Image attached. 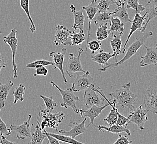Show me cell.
I'll list each match as a JSON object with an SVG mask.
<instances>
[{
    "label": "cell",
    "mask_w": 157,
    "mask_h": 144,
    "mask_svg": "<svg viewBox=\"0 0 157 144\" xmlns=\"http://www.w3.org/2000/svg\"><path fill=\"white\" fill-rule=\"evenodd\" d=\"M113 4L117 5V2L113 0H101L97 3L98 13L108 12L109 11V7Z\"/></svg>",
    "instance_id": "cell-35"
},
{
    "label": "cell",
    "mask_w": 157,
    "mask_h": 144,
    "mask_svg": "<svg viewBox=\"0 0 157 144\" xmlns=\"http://www.w3.org/2000/svg\"><path fill=\"white\" fill-rule=\"evenodd\" d=\"M113 36V39L110 41V45L112 47L113 53L115 54V62L118 61V56L121 53V47L122 45V42L121 40V37L123 36V34L121 33H118V34H115L112 33Z\"/></svg>",
    "instance_id": "cell-23"
},
{
    "label": "cell",
    "mask_w": 157,
    "mask_h": 144,
    "mask_svg": "<svg viewBox=\"0 0 157 144\" xmlns=\"http://www.w3.org/2000/svg\"><path fill=\"white\" fill-rule=\"evenodd\" d=\"M104 95L100 88H95L93 84L85 90L83 102L88 108L94 105L101 106L104 105L105 102V99L104 97Z\"/></svg>",
    "instance_id": "cell-4"
},
{
    "label": "cell",
    "mask_w": 157,
    "mask_h": 144,
    "mask_svg": "<svg viewBox=\"0 0 157 144\" xmlns=\"http://www.w3.org/2000/svg\"><path fill=\"white\" fill-rule=\"evenodd\" d=\"M71 45H80L85 40H86L84 34V31H80L79 33H76L73 31L71 34Z\"/></svg>",
    "instance_id": "cell-31"
},
{
    "label": "cell",
    "mask_w": 157,
    "mask_h": 144,
    "mask_svg": "<svg viewBox=\"0 0 157 144\" xmlns=\"http://www.w3.org/2000/svg\"><path fill=\"white\" fill-rule=\"evenodd\" d=\"M50 83L59 91L61 95L63 102L60 104L61 106L66 109L71 108L75 113L79 114V109L76 106L75 103L76 101H80V100L78 96L75 95L71 88H67V89H63L54 81H50Z\"/></svg>",
    "instance_id": "cell-5"
},
{
    "label": "cell",
    "mask_w": 157,
    "mask_h": 144,
    "mask_svg": "<svg viewBox=\"0 0 157 144\" xmlns=\"http://www.w3.org/2000/svg\"><path fill=\"white\" fill-rule=\"evenodd\" d=\"M32 115H28V119L25 121L23 123L20 125L15 124H11L10 126V129L11 131L16 132V137L18 139H26L31 138V119Z\"/></svg>",
    "instance_id": "cell-12"
},
{
    "label": "cell",
    "mask_w": 157,
    "mask_h": 144,
    "mask_svg": "<svg viewBox=\"0 0 157 144\" xmlns=\"http://www.w3.org/2000/svg\"><path fill=\"white\" fill-rule=\"evenodd\" d=\"M2 33V31H0V34H1Z\"/></svg>",
    "instance_id": "cell-48"
},
{
    "label": "cell",
    "mask_w": 157,
    "mask_h": 144,
    "mask_svg": "<svg viewBox=\"0 0 157 144\" xmlns=\"http://www.w3.org/2000/svg\"><path fill=\"white\" fill-rule=\"evenodd\" d=\"M151 1H152V0H149V1L148 2V3H147V5H148V4H149V3H150V2H151Z\"/></svg>",
    "instance_id": "cell-47"
},
{
    "label": "cell",
    "mask_w": 157,
    "mask_h": 144,
    "mask_svg": "<svg viewBox=\"0 0 157 144\" xmlns=\"http://www.w3.org/2000/svg\"><path fill=\"white\" fill-rule=\"evenodd\" d=\"M48 134L55 138L58 139L60 142H64L69 144H85L82 143V142L77 141L75 139L72 138L68 136L61 135L58 133H52V132H48Z\"/></svg>",
    "instance_id": "cell-30"
},
{
    "label": "cell",
    "mask_w": 157,
    "mask_h": 144,
    "mask_svg": "<svg viewBox=\"0 0 157 144\" xmlns=\"http://www.w3.org/2000/svg\"><path fill=\"white\" fill-rule=\"evenodd\" d=\"M94 84V79L93 78L89 71H86L84 74L76 75L75 79L72 84V90L74 92H78L85 90Z\"/></svg>",
    "instance_id": "cell-10"
},
{
    "label": "cell",
    "mask_w": 157,
    "mask_h": 144,
    "mask_svg": "<svg viewBox=\"0 0 157 144\" xmlns=\"http://www.w3.org/2000/svg\"><path fill=\"white\" fill-rule=\"evenodd\" d=\"M1 140H0L1 144H17L8 140L5 136H1Z\"/></svg>",
    "instance_id": "cell-44"
},
{
    "label": "cell",
    "mask_w": 157,
    "mask_h": 144,
    "mask_svg": "<svg viewBox=\"0 0 157 144\" xmlns=\"http://www.w3.org/2000/svg\"><path fill=\"white\" fill-rule=\"evenodd\" d=\"M148 111L143 108V105H140L138 108L134 109L133 111H130L127 117L128 119L127 126L130 123H133L136 125L138 129L140 130H144V124L148 120L147 114Z\"/></svg>",
    "instance_id": "cell-7"
},
{
    "label": "cell",
    "mask_w": 157,
    "mask_h": 144,
    "mask_svg": "<svg viewBox=\"0 0 157 144\" xmlns=\"http://www.w3.org/2000/svg\"><path fill=\"white\" fill-rule=\"evenodd\" d=\"M43 131L44 132L45 135H46V138H48V144H60V141H59L58 139H56L55 138L52 136L48 135V133L46 131L45 129H44Z\"/></svg>",
    "instance_id": "cell-42"
},
{
    "label": "cell",
    "mask_w": 157,
    "mask_h": 144,
    "mask_svg": "<svg viewBox=\"0 0 157 144\" xmlns=\"http://www.w3.org/2000/svg\"><path fill=\"white\" fill-rule=\"evenodd\" d=\"M47 144H48V143H47Z\"/></svg>",
    "instance_id": "cell-49"
},
{
    "label": "cell",
    "mask_w": 157,
    "mask_h": 144,
    "mask_svg": "<svg viewBox=\"0 0 157 144\" xmlns=\"http://www.w3.org/2000/svg\"><path fill=\"white\" fill-rule=\"evenodd\" d=\"M70 9L73 13L74 18V22L72 26L73 29L75 30H80V31H84L85 16L83 12V9L76 11L75 7L73 4L70 6Z\"/></svg>",
    "instance_id": "cell-18"
},
{
    "label": "cell",
    "mask_w": 157,
    "mask_h": 144,
    "mask_svg": "<svg viewBox=\"0 0 157 144\" xmlns=\"http://www.w3.org/2000/svg\"><path fill=\"white\" fill-rule=\"evenodd\" d=\"M115 2H117V6H120L121 5V3H122V2L121 1V0H115Z\"/></svg>",
    "instance_id": "cell-45"
},
{
    "label": "cell",
    "mask_w": 157,
    "mask_h": 144,
    "mask_svg": "<svg viewBox=\"0 0 157 144\" xmlns=\"http://www.w3.org/2000/svg\"><path fill=\"white\" fill-rule=\"evenodd\" d=\"M84 52V50L81 47L78 48V54L76 56L74 53H70L69 59L66 66L65 67V72L68 74L69 78H72L73 73L77 72H86L83 69L81 63V56Z\"/></svg>",
    "instance_id": "cell-6"
},
{
    "label": "cell",
    "mask_w": 157,
    "mask_h": 144,
    "mask_svg": "<svg viewBox=\"0 0 157 144\" xmlns=\"http://www.w3.org/2000/svg\"><path fill=\"white\" fill-rule=\"evenodd\" d=\"M102 45V43L98 40H92L91 41H89L87 43V47L86 48V51L87 49L89 48V49L91 51L92 54L95 53L97 51H99L101 49V47Z\"/></svg>",
    "instance_id": "cell-38"
},
{
    "label": "cell",
    "mask_w": 157,
    "mask_h": 144,
    "mask_svg": "<svg viewBox=\"0 0 157 144\" xmlns=\"http://www.w3.org/2000/svg\"><path fill=\"white\" fill-rule=\"evenodd\" d=\"M97 129L99 131L103 132L104 131H107L108 132H112L113 134H120L122 132L126 133L128 135H130V130L127 129V127L124 126H120L117 124H114L112 126H105L103 125H98L96 126Z\"/></svg>",
    "instance_id": "cell-25"
},
{
    "label": "cell",
    "mask_w": 157,
    "mask_h": 144,
    "mask_svg": "<svg viewBox=\"0 0 157 144\" xmlns=\"http://www.w3.org/2000/svg\"><path fill=\"white\" fill-rule=\"evenodd\" d=\"M145 6H148V8L146 9V21L143 26L141 32H144L146 28H147L148 23L152 19L155 18L157 16V0H152L150 3L146 5Z\"/></svg>",
    "instance_id": "cell-20"
},
{
    "label": "cell",
    "mask_w": 157,
    "mask_h": 144,
    "mask_svg": "<svg viewBox=\"0 0 157 144\" xmlns=\"http://www.w3.org/2000/svg\"><path fill=\"white\" fill-rule=\"evenodd\" d=\"M115 54L111 52H105L103 49H100L97 53H94L91 55V59L93 61L98 63L101 68H104L109 63L110 59L114 58Z\"/></svg>",
    "instance_id": "cell-19"
},
{
    "label": "cell",
    "mask_w": 157,
    "mask_h": 144,
    "mask_svg": "<svg viewBox=\"0 0 157 144\" xmlns=\"http://www.w3.org/2000/svg\"><path fill=\"white\" fill-rule=\"evenodd\" d=\"M145 109L153 114L157 113V90L155 87H149L144 93Z\"/></svg>",
    "instance_id": "cell-11"
},
{
    "label": "cell",
    "mask_w": 157,
    "mask_h": 144,
    "mask_svg": "<svg viewBox=\"0 0 157 144\" xmlns=\"http://www.w3.org/2000/svg\"><path fill=\"white\" fill-rule=\"evenodd\" d=\"M66 53H67L66 48H63L61 52H52L50 53V56L52 57L53 59L54 69H59L63 76V82L65 83H67V78L65 75L63 67V62H64V59H65Z\"/></svg>",
    "instance_id": "cell-16"
},
{
    "label": "cell",
    "mask_w": 157,
    "mask_h": 144,
    "mask_svg": "<svg viewBox=\"0 0 157 144\" xmlns=\"http://www.w3.org/2000/svg\"><path fill=\"white\" fill-rule=\"evenodd\" d=\"M6 60L4 59L3 56H2V54L0 53V73L1 71L2 68H6Z\"/></svg>",
    "instance_id": "cell-43"
},
{
    "label": "cell",
    "mask_w": 157,
    "mask_h": 144,
    "mask_svg": "<svg viewBox=\"0 0 157 144\" xmlns=\"http://www.w3.org/2000/svg\"><path fill=\"white\" fill-rule=\"evenodd\" d=\"M11 130L6 126L1 117H0V135L1 136H7L11 134Z\"/></svg>",
    "instance_id": "cell-39"
},
{
    "label": "cell",
    "mask_w": 157,
    "mask_h": 144,
    "mask_svg": "<svg viewBox=\"0 0 157 144\" xmlns=\"http://www.w3.org/2000/svg\"><path fill=\"white\" fill-rule=\"evenodd\" d=\"M17 31L15 28L11 29L9 34L3 37V41L4 43L7 44L11 48L12 52V65L13 69V78L16 79L17 78V66L15 63V56L17 51V48L18 46V39L16 37V33Z\"/></svg>",
    "instance_id": "cell-8"
},
{
    "label": "cell",
    "mask_w": 157,
    "mask_h": 144,
    "mask_svg": "<svg viewBox=\"0 0 157 144\" xmlns=\"http://www.w3.org/2000/svg\"><path fill=\"white\" fill-rule=\"evenodd\" d=\"M86 120V118H84L83 121L80 123H78V122L74 121H71L69 124V126L71 128L70 130L66 131L63 130H60L57 133L60 134L61 135L68 136L72 138L75 139L76 136L81 135L86 131L87 128L85 127V123Z\"/></svg>",
    "instance_id": "cell-13"
},
{
    "label": "cell",
    "mask_w": 157,
    "mask_h": 144,
    "mask_svg": "<svg viewBox=\"0 0 157 144\" xmlns=\"http://www.w3.org/2000/svg\"><path fill=\"white\" fill-rule=\"evenodd\" d=\"M25 90L26 87L23 84H20L18 87H16L15 88L14 90L13 91V95L14 96V104L17 103L18 101H20L21 102L24 101V95Z\"/></svg>",
    "instance_id": "cell-33"
},
{
    "label": "cell",
    "mask_w": 157,
    "mask_h": 144,
    "mask_svg": "<svg viewBox=\"0 0 157 144\" xmlns=\"http://www.w3.org/2000/svg\"><path fill=\"white\" fill-rule=\"evenodd\" d=\"M93 1H94V2H95V3H98L99 2V1H100L101 0H93Z\"/></svg>",
    "instance_id": "cell-46"
},
{
    "label": "cell",
    "mask_w": 157,
    "mask_h": 144,
    "mask_svg": "<svg viewBox=\"0 0 157 144\" xmlns=\"http://www.w3.org/2000/svg\"><path fill=\"white\" fill-rule=\"evenodd\" d=\"M45 138L46 136L44 132L37 124L34 128L33 132L31 133V141L28 144H42L43 141Z\"/></svg>",
    "instance_id": "cell-27"
},
{
    "label": "cell",
    "mask_w": 157,
    "mask_h": 144,
    "mask_svg": "<svg viewBox=\"0 0 157 144\" xmlns=\"http://www.w3.org/2000/svg\"><path fill=\"white\" fill-rule=\"evenodd\" d=\"M145 17H146V13H145V14L144 15L142 16L140 15V14H139L136 12V16H134V18L131 22L130 31H129V33L127 37L126 42L124 44V47H123V48H121V54L124 53V52L126 51V47H127L128 43L129 42V39L133 33H134L136 31L142 30L143 26L147 20Z\"/></svg>",
    "instance_id": "cell-15"
},
{
    "label": "cell",
    "mask_w": 157,
    "mask_h": 144,
    "mask_svg": "<svg viewBox=\"0 0 157 144\" xmlns=\"http://www.w3.org/2000/svg\"><path fill=\"white\" fill-rule=\"evenodd\" d=\"M19 1H20V5L22 9L24 11V12L27 16V18H29L30 22V30L31 33H34L36 31V27L31 16L30 12L29 10V0H19Z\"/></svg>",
    "instance_id": "cell-28"
},
{
    "label": "cell",
    "mask_w": 157,
    "mask_h": 144,
    "mask_svg": "<svg viewBox=\"0 0 157 144\" xmlns=\"http://www.w3.org/2000/svg\"><path fill=\"white\" fill-rule=\"evenodd\" d=\"M124 1L126 4L127 9H132L139 14H141L143 11L145 10V6L139 4V0H124Z\"/></svg>",
    "instance_id": "cell-32"
},
{
    "label": "cell",
    "mask_w": 157,
    "mask_h": 144,
    "mask_svg": "<svg viewBox=\"0 0 157 144\" xmlns=\"http://www.w3.org/2000/svg\"><path fill=\"white\" fill-rule=\"evenodd\" d=\"M54 66V62L44 60V59H40L32 62L31 63L27 64L26 67V68H36L38 67L42 66Z\"/></svg>",
    "instance_id": "cell-37"
},
{
    "label": "cell",
    "mask_w": 157,
    "mask_h": 144,
    "mask_svg": "<svg viewBox=\"0 0 157 144\" xmlns=\"http://www.w3.org/2000/svg\"><path fill=\"white\" fill-rule=\"evenodd\" d=\"M48 70L45 67H40L36 68V73L34 74V76L36 77V75H43L46 77L48 75Z\"/></svg>",
    "instance_id": "cell-41"
},
{
    "label": "cell",
    "mask_w": 157,
    "mask_h": 144,
    "mask_svg": "<svg viewBox=\"0 0 157 144\" xmlns=\"http://www.w3.org/2000/svg\"><path fill=\"white\" fill-rule=\"evenodd\" d=\"M72 31L65 26L58 24L56 27L54 43L56 46L63 45H71V34Z\"/></svg>",
    "instance_id": "cell-9"
},
{
    "label": "cell",
    "mask_w": 157,
    "mask_h": 144,
    "mask_svg": "<svg viewBox=\"0 0 157 144\" xmlns=\"http://www.w3.org/2000/svg\"><path fill=\"white\" fill-rule=\"evenodd\" d=\"M110 32L113 33V32H118L119 33L123 34L124 31V24L121 23L119 18L112 16L110 22Z\"/></svg>",
    "instance_id": "cell-29"
},
{
    "label": "cell",
    "mask_w": 157,
    "mask_h": 144,
    "mask_svg": "<svg viewBox=\"0 0 157 144\" xmlns=\"http://www.w3.org/2000/svg\"><path fill=\"white\" fill-rule=\"evenodd\" d=\"M13 84V82L11 81L5 84H2L0 81V111L5 106L6 99Z\"/></svg>",
    "instance_id": "cell-21"
},
{
    "label": "cell",
    "mask_w": 157,
    "mask_h": 144,
    "mask_svg": "<svg viewBox=\"0 0 157 144\" xmlns=\"http://www.w3.org/2000/svg\"></svg>",
    "instance_id": "cell-50"
},
{
    "label": "cell",
    "mask_w": 157,
    "mask_h": 144,
    "mask_svg": "<svg viewBox=\"0 0 157 144\" xmlns=\"http://www.w3.org/2000/svg\"><path fill=\"white\" fill-rule=\"evenodd\" d=\"M109 95L115 100L116 105L127 108L130 111L134 109V104L136 102L138 96L130 90V83L124 84L120 88L110 93Z\"/></svg>",
    "instance_id": "cell-1"
},
{
    "label": "cell",
    "mask_w": 157,
    "mask_h": 144,
    "mask_svg": "<svg viewBox=\"0 0 157 144\" xmlns=\"http://www.w3.org/2000/svg\"><path fill=\"white\" fill-rule=\"evenodd\" d=\"M38 114L37 117V123L39 125L41 130L45 128H52L58 132V127L59 124L62 123L65 114L62 112L52 113L43 108V105H40L37 108Z\"/></svg>",
    "instance_id": "cell-2"
},
{
    "label": "cell",
    "mask_w": 157,
    "mask_h": 144,
    "mask_svg": "<svg viewBox=\"0 0 157 144\" xmlns=\"http://www.w3.org/2000/svg\"><path fill=\"white\" fill-rule=\"evenodd\" d=\"M110 33V32L108 29V24L99 26L96 32L97 40L99 41L105 40L108 37Z\"/></svg>",
    "instance_id": "cell-34"
},
{
    "label": "cell",
    "mask_w": 157,
    "mask_h": 144,
    "mask_svg": "<svg viewBox=\"0 0 157 144\" xmlns=\"http://www.w3.org/2000/svg\"><path fill=\"white\" fill-rule=\"evenodd\" d=\"M97 3H95L93 0L91 1L90 5L88 6H83L82 9L85 11L86 15L89 19V27L88 30V38H87V43L89 41V37H90V25L91 21L94 16L98 13V9H97Z\"/></svg>",
    "instance_id": "cell-22"
},
{
    "label": "cell",
    "mask_w": 157,
    "mask_h": 144,
    "mask_svg": "<svg viewBox=\"0 0 157 144\" xmlns=\"http://www.w3.org/2000/svg\"><path fill=\"white\" fill-rule=\"evenodd\" d=\"M147 49V53L144 56H142L140 60V66L146 67L149 65L157 66V45L155 43L154 46L148 47L144 44L143 45Z\"/></svg>",
    "instance_id": "cell-17"
},
{
    "label": "cell",
    "mask_w": 157,
    "mask_h": 144,
    "mask_svg": "<svg viewBox=\"0 0 157 144\" xmlns=\"http://www.w3.org/2000/svg\"><path fill=\"white\" fill-rule=\"evenodd\" d=\"M109 104L106 103L103 106H97L95 105L91 106L89 108L88 110H84V109H79V113L80 114V116L82 119L89 117L90 120V123L88 125L87 128L90 126V124L93 125L94 127H96V125L94 124V120L96 118L99 117L100 114L101 113L103 110L105 109L107 106H109Z\"/></svg>",
    "instance_id": "cell-14"
},
{
    "label": "cell",
    "mask_w": 157,
    "mask_h": 144,
    "mask_svg": "<svg viewBox=\"0 0 157 144\" xmlns=\"http://www.w3.org/2000/svg\"><path fill=\"white\" fill-rule=\"evenodd\" d=\"M118 139L115 141V142L113 144H132L133 141H130L129 138L127 135H121L120 134H118Z\"/></svg>",
    "instance_id": "cell-40"
},
{
    "label": "cell",
    "mask_w": 157,
    "mask_h": 144,
    "mask_svg": "<svg viewBox=\"0 0 157 144\" xmlns=\"http://www.w3.org/2000/svg\"><path fill=\"white\" fill-rule=\"evenodd\" d=\"M114 13V11L112 12L97 13L93 19L94 24L96 26H101L103 24H108V22L110 23L111 17Z\"/></svg>",
    "instance_id": "cell-26"
},
{
    "label": "cell",
    "mask_w": 157,
    "mask_h": 144,
    "mask_svg": "<svg viewBox=\"0 0 157 144\" xmlns=\"http://www.w3.org/2000/svg\"><path fill=\"white\" fill-rule=\"evenodd\" d=\"M39 96L43 100L44 102L45 103V109L47 111L52 112L54 109V108L57 106V104L55 102L52 96L47 97L42 95H39Z\"/></svg>",
    "instance_id": "cell-36"
},
{
    "label": "cell",
    "mask_w": 157,
    "mask_h": 144,
    "mask_svg": "<svg viewBox=\"0 0 157 144\" xmlns=\"http://www.w3.org/2000/svg\"><path fill=\"white\" fill-rule=\"evenodd\" d=\"M127 9H128L125 7V3L122 2L121 6H117L116 9L114 10L115 13L112 16L119 18L121 23L123 24H125L127 22L131 23L132 20L129 18Z\"/></svg>",
    "instance_id": "cell-24"
},
{
    "label": "cell",
    "mask_w": 157,
    "mask_h": 144,
    "mask_svg": "<svg viewBox=\"0 0 157 144\" xmlns=\"http://www.w3.org/2000/svg\"><path fill=\"white\" fill-rule=\"evenodd\" d=\"M153 35V32H149L147 33H144L142 37L139 38H136V40L129 47V48L127 49L125 55L121 60L117 61L114 63H109L104 68H99V70L101 72H106L110 69L117 68L121 65H123L127 60H129L131 57H133L134 55L136 54L138 49L144 44V43L146 42L148 38L151 37Z\"/></svg>",
    "instance_id": "cell-3"
}]
</instances>
